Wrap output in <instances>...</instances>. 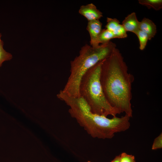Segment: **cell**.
Instances as JSON below:
<instances>
[{
  "instance_id": "6da1fadb",
  "label": "cell",
  "mask_w": 162,
  "mask_h": 162,
  "mask_svg": "<svg viewBox=\"0 0 162 162\" xmlns=\"http://www.w3.org/2000/svg\"><path fill=\"white\" fill-rule=\"evenodd\" d=\"M134 76L119 50L116 48L105 59L101 67L100 80L105 96L110 104L121 113L132 117L131 103Z\"/></svg>"
},
{
  "instance_id": "7a4b0ae2",
  "label": "cell",
  "mask_w": 162,
  "mask_h": 162,
  "mask_svg": "<svg viewBox=\"0 0 162 162\" xmlns=\"http://www.w3.org/2000/svg\"><path fill=\"white\" fill-rule=\"evenodd\" d=\"M69 107L71 116L94 138L111 139L115 133L125 131L130 126V118L127 115L109 118L95 114L81 98L74 100Z\"/></svg>"
},
{
  "instance_id": "3957f363",
  "label": "cell",
  "mask_w": 162,
  "mask_h": 162,
  "mask_svg": "<svg viewBox=\"0 0 162 162\" xmlns=\"http://www.w3.org/2000/svg\"><path fill=\"white\" fill-rule=\"evenodd\" d=\"M116 48V44L111 41L96 47L87 44L82 46L79 55L70 62V74L62 91L69 96L80 97V85L83 76L98 63L109 57Z\"/></svg>"
},
{
  "instance_id": "277c9868",
  "label": "cell",
  "mask_w": 162,
  "mask_h": 162,
  "mask_svg": "<svg viewBox=\"0 0 162 162\" xmlns=\"http://www.w3.org/2000/svg\"><path fill=\"white\" fill-rule=\"evenodd\" d=\"M104 59L90 68L83 76L80 83V94L93 113L106 117L111 115L115 117L121 112L107 101L100 80L101 67Z\"/></svg>"
},
{
  "instance_id": "5b68a950",
  "label": "cell",
  "mask_w": 162,
  "mask_h": 162,
  "mask_svg": "<svg viewBox=\"0 0 162 162\" xmlns=\"http://www.w3.org/2000/svg\"><path fill=\"white\" fill-rule=\"evenodd\" d=\"M102 23L99 20L88 21L86 29L90 36V45L96 47L99 45L98 42V37L102 30Z\"/></svg>"
},
{
  "instance_id": "8992f818",
  "label": "cell",
  "mask_w": 162,
  "mask_h": 162,
  "mask_svg": "<svg viewBox=\"0 0 162 162\" xmlns=\"http://www.w3.org/2000/svg\"><path fill=\"white\" fill-rule=\"evenodd\" d=\"M79 13L85 17L88 21L99 20L103 17V13L93 3H90L80 6Z\"/></svg>"
},
{
  "instance_id": "52a82bcc",
  "label": "cell",
  "mask_w": 162,
  "mask_h": 162,
  "mask_svg": "<svg viewBox=\"0 0 162 162\" xmlns=\"http://www.w3.org/2000/svg\"><path fill=\"white\" fill-rule=\"evenodd\" d=\"M139 22L136 13L132 12L125 17L122 25L127 32H131L135 34L140 30Z\"/></svg>"
},
{
  "instance_id": "ba28073f",
  "label": "cell",
  "mask_w": 162,
  "mask_h": 162,
  "mask_svg": "<svg viewBox=\"0 0 162 162\" xmlns=\"http://www.w3.org/2000/svg\"><path fill=\"white\" fill-rule=\"evenodd\" d=\"M139 29L147 34L149 40L154 38L157 33L156 26L152 20L146 18L140 22Z\"/></svg>"
},
{
  "instance_id": "9c48e42d",
  "label": "cell",
  "mask_w": 162,
  "mask_h": 162,
  "mask_svg": "<svg viewBox=\"0 0 162 162\" xmlns=\"http://www.w3.org/2000/svg\"><path fill=\"white\" fill-rule=\"evenodd\" d=\"M138 2L140 4L148 9L152 8L155 10H158L162 8V0H139Z\"/></svg>"
},
{
  "instance_id": "30bf717a",
  "label": "cell",
  "mask_w": 162,
  "mask_h": 162,
  "mask_svg": "<svg viewBox=\"0 0 162 162\" xmlns=\"http://www.w3.org/2000/svg\"><path fill=\"white\" fill-rule=\"evenodd\" d=\"M115 38L113 33L106 29H102L98 38V42L99 44H105Z\"/></svg>"
},
{
  "instance_id": "8fae6325",
  "label": "cell",
  "mask_w": 162,
  "mask_h": 162,
  "mask_svg": "<svg viewBox=\"0 0 162 162\" xmlns=\"http://www.w3.org/2000/svg\"><path fill=\"white\" fill-rule=\"evenodd\" d=\"M1 36L2 35L0 33V67L4 62L9 60L12 58V55L4 49L3 42L1 39Z\"/></svg>"
},
{
  "instance_id": "7c38bea8",
  "label": "cell",
  "mask_w": 162,
  "mask_h": 162,
  "mask_svg": "<svg viewBox=\"0 0 162 162\" xmlns=\"http://www.w3.org/2000/svg\"><path fill=\"white\" fill-rule=\"evenodd\" d=\"M138 37L139 41V49L140 50H144L147 45V41L148 40V37L147 34L139 30L135 34Z\"/></svg>"
},
{
  "instance_id": "4fadbf2b",
  "label": "cell",
  "mask_w": 162,
  "mask_h": 162,
  "mask_svg": "<svg viewBox=\"0 0 162 162\" xmlns=\"http://www.w3.org/2000/svg\"><path fill=\"white\" fill-rule=\"evenodd\" d=\"M127 32L123 25L120 24L112 32L115 38H124L128 36Z\"/></svg>"
},
{
  "instance_id": "5bb4252c",
  "label": "cell",
  "mask_w": 162,
  "mask_h": 162,
  "mask_svg": "<svg viewBox=\"0 0 162 162\" xmlns=\"http://www.w3.org/2000/svg\"><path fill=\"white\" fill-rule=\"evenodd\" d=\"M107 24L105 26L106 29L112 32L114 30L116 27L120 24L119 21L116 18H112L107 17L106 18Z\"/></svg>"
},
{
  "instance_id": "9a60e30c",
  "label": "cell",
  "mask_w": 162,
  "mask_h": 162,
  "mask_svg": "<svg viewBox=\"0 0 162 162\" xmlns=\"http://www.w3.org/2000/svg\"><path fill=\"white\" fill-rule=\"evenodd\" d=\"M135 157L123 152L120 155V162H135Z\"/></svg>"
},
{
  "instance_id": "2e32d148",
  "label": "cell",
  "mask_w": 162,
  "mask_h": 162,
  "mask_svg": "<svg viewBox=\"0 0 162 162\" xmlns=\"http://www.w3.org/2000/svg\"><path fill=\"white\" fill-rule=\"evenodd\" d=\"M162 148V133L154 140L152 146V150H156Z\"/></svg>"
},
{
  "instance_id": "e0dca14e",
  "label": "cell",
  "mask_w": 162,
  "mask_h": 162,
  "mask_svg": "<svg viewBox=\"0 0 162 162\" xmlns=\"http://www.w3.org/2000/svg\"><path fill=\"white\" fill-rule=\"evenodd\" d=\"M120 155L116 157L111 162H120Z\"/></svg>"
},
{
  "instance_id": "ac0fdd59",
  "label": "cell",
  "mask_w": 162,
  "mask_h": 162,
  "mask_svg": "<svg viewBox=\"0 0 162 162\" xmlns=\"http://www.w3.org/2000/svg\"><path fill=\"white\" fill-rule=\"evenodd\" d=\"M88 162H91L90 161H88Z\"/></svg>"
}]
</instances>
